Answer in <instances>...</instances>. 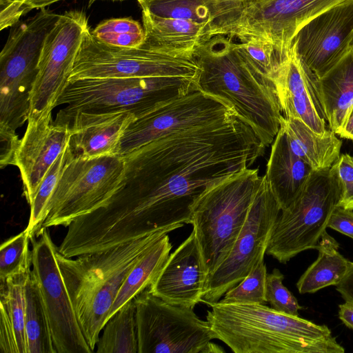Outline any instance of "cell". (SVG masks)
Masks as SVG:
<instances>
[{"mask_svg":"<svg viewBox=\"0 0 353 353\" xmlns=\"http://www.w3.org/2000/svg\"><path fill=\"white\" fill-rule=\"evenodd\" d=\"M57 117L70 121V143L74 155L93 159L119 155L123 136L136 117L126 111H78L68 117Z\"/></svg>","mask_w":353,"mask_h":353,"instance_id":"cell-17","label":"cell"},{"mask_svg":"<svg viewBox=\"0 0 353 353\" xmlns=\"http://www.w3.org/2000/svg\"><path fill=\"white\" fill-rule=\"evenodd\" d=\"M74 154L69 143L49 168L29 204L30 214L26 230L30 239L36 237L41 229L47 216L50 200L66 165Z\"/></svg>","mask_w":353,"mask_h":353,"instance_id":"cell-27","label":"cell"},{"mask_svg":"<svg viewBox=\"0 0 353 353\" xmlns=\"http://www.w3.org/2000/svg\"><path fill=\"white\" fill-rule=\"evenodd\" d=\"M172 248L168 234H165L145 251L121 286L107 320L152 283L167 262Z\"/></svg>","mask_w":353,"mask_h":353,"instance_id":"cell-24","label":"cell"},{"mask_svg":"<svg viewBox=\"0 0 353 353\" xmlns=\"http://www.w3.org/2000/svg\"><path fill=\"white\" fill-rule=\"evenodd\" d=\"M236 46L258 69L272 81L281 62L287 55H281L270 43L258 39L240 41L236 43Z\"/></svg>","mask_w":353,"mask_h":353,"instance_id":"cell-32","label":"cell"},{"mask_svg":"<svg viewBox=\"0 0 353 353\" xmlns=\"http://www.w3.org/2000/svg\"><path fill=\"white\" fill-rule=\"evenodd\" d=\"M267 268L264 256L257 261L248 275L229 289L219 301L225 303L265 304Z\"/></svg>","mask_w":353,"mask_h":353,"instance_id":"cell-31","label":"cell"},{"mask_svg":"<svg viewBox=\"0 0 353 353\" xmlns=\"http://www.w3.org/2000/svg\"><path fill=\"white\" fill-rule=\"evenodd\" d=\"M319 81L329 130L337 134L353 105V46Z\"/></svg>","mask_w":353,"mask_h":353,"instance_id":"cell-22","label":"cell"},{"mask_svg":"<svg viewBox=\"0 0 353 353\" xmlns=\"http://www.w3.org/2000/svg\"><path fill=\"white\" fill-rule=\"evenodd\" d=\"M312 168L291 149L284 129L272 142L265 174L271 191L281 210L288 208L299 195Z\"/></svg>","mask_w":353,"mask_h":353,"instance_id":"cell-18","label":"cell"},{"mask_svg":"<svg viewBox=\"0 0 353 353\" xmlns=\"http://www.w3.org/2000/svg\"><path fill=\"white\" fill-rule=\"evenodd\" d=\"M96 1H98V0H90L89 5L90 6L92 3H93ZM110 1H124V0H110Z\"/></svg>","mask_w":353,"mask_h":353,"instance_id":"cell-41","label":"cell"},{"mask_svg":"<svg viewBox=\"0 0 353 353\" xmlns=\"http://www.w3.org/2000/svg\"><path fill=\"white\" fill-rule=\"evenodd\" d=\"M63 0H0V30L12 27L34 9L42 10Z\"/></svg>","mask_w":353,"mask_h":353,"instance_id":"cell-34","label":"cell"},{"mask_svg":"<svg viewBox=\"0 0 353 353\" xmlns=\"http://www.w3.org/2000/svg\"><path fill=\"white\" fill-rule=\"evenodd\" d=\"M30 238L25 229L1 243L0 247V280L16 274L30 272L32 250Z\"/></svg>","mask_w":353,"mask_h":353,"instance_id":"cell-30","label":"cell"},{"mask_svg":"<svg viewBox=\"0 0 353 353\" xmlns=\"http://www.w3.org/2000/svg\"><path fill=\"white\" fill-rule=\"evenodd\" d=\"M91 33L99 41L116 47L137 48L145 39L143 26L130 17L105 19Z\"/></svg>","mask_w":353,"mask_h":353,"instance_id":"cell-29","label":"cell"},{"mask_svg":"<svg viewBox=\"0 0 353 353\" xmlns=\"http://www.w3.org/2000/svg\"><path fill=\"white\" fill-rule=\"evenodd\" d=\"M172 231L160 230L75 257L64 256L57 250V261L79 324L93 352L126 276L151 245Z\"/></svg>","mask_w":353,"mask_h":353,"instance_id":"cell-3","label":"cell"},{"mask_svg":"<svg viewBox=\"0 0 353 353\" xmlns=\"http://www.w3.org/2000/svg\"><path fill=\"white\" fill-rule=\"evenodd\" d=\"M70 137V121L59 117L53 121L52 111L28 117L14 165L19 170L29 204L50 166L69 145Z\"/></svg>","mask_w":353,"mask_h":353,"instance_id":"cell-14","label":"cell"},{"mask_svg":"<svg viewBox=\"0 0 353 353\" xmlns=\"http://www.w3.org/2000/svg\"><path fill=\"white\" fill-rule=\"evenodd\" d=\"M206 320L214 334L235 353H343L325 325L276 311L265 304L209 305Z\"/></svg>","mask_w":353,"mask_h":353,"instance_id":"cell-2","label":"cell"},{"mask_svg":"<svg viewBox=\"0 0 353 353\" xmlns=\"http://www.w3.org/2000/svg\"><path fill=\"white\" fill-rule=\"evenodd\" d=\"M284 275L274 268L267 274L265 283V299L274 310L290 315L299 316V311L303 307L296 297L283 284Z\"/></svg>","mask_w":353,"mask_h":353,"instance_id":"cell-33","label":"cell"},{"mask_svg":"<svg viewBox=\"0 0 353 353\" xmlns=\"http://www.w3.org/2000/svg\"><path fill=\"white\" fill-rule=\"evenodd\" d=\"M337 135L341 138L353 141V105L345 123L337 133Z\"/></svg>","mask_w":353,"mask_h":353,"instance_id":"cell-40","label":"cell"},{"mask_svg":"<svg viewBox=\"0 0 353 353\" xmlns=\"http://www.w3.org/2000/svg\"><path fill=\"white\" fill-rule=\"evenodd\" d=\"M89 29L88 19L83 11L70 10L60 15L43 44L30 93L29 116L52 111L58 105Z\"/></svg>","mask_w":353,"mask_h":353,"instance_id":"cell-11","label":"cell"},{"mask_svg":"<svg viewBox=\"0 0 353 353\" xmlns=\"http://www.w3.org/2000/svg\"><path fill=\"white\" fill-rule=\"evenodd\" d=\"M136 307L128 301L105 322L96 345L97 353H138Z\"/></svg>","mask_w":353,"mask_h":353,"instance_id":"cell-25","label":"cell"},{"mask_svg":"<svg viewBox=\"0 0 353 353\" xmlns=\"http://www.w3.org/2000/svg\"><path fill=\"white\" fill-rule=\"evenodd\" d=\"M138 353H216L225 350L212 343L208 322L194 309L169 303L149 287L134 298Z\"/></svg>","mask_w":353,"mask_h":353,"instance_id":"cell-9","label":"cell"},{"mask_svg":"<svg viewBox=\"0 0 353 353\" xmlns=\"http://www.w3.org/2000/svg\"><path fill=\"white\" fill-rule=\"evenodd\" d=\"M201 67L195 57H177L146 43L122 48L97 40L90 28L85 32L70 81L86 79L181 77L198 81Z\"/></svg>","mask_w":353,"mask_h":353,"instance_id":"cell-8","label":"cell"},{"mask_svg":"<svg viewBox=\"0 0 353 353\" xmlns=\"http://www.w3.org/2000/svg\"><path fill=\"white\" fill-rule=\"evenodd\" d=\"M352 46H353V43H352Z\"/></svg>","mask_w":353,"mask_h":353,"instance_id":"cell-42","label":"cell"},{"mask_svg":"<svg viewBox=\"0 0 353 353\" xmlns=\"http://www.w3.org/2000/svg\"><path fill=\"white\" fill-rule=\"evenodd\" d=\"M142 12L167 19L206 23L214 22L209 8L199 0H137Z\"/></svg>","mask_w":353,"mask_h":353,"instance_id":"cell-28","label":"cell"},{"mask_svg":"<svg viewBox=\"0 0 353 353\" xmlns=\"http://www.w3.org/2000/svg\"><path fill=\"white\" fill-rule=\"evenodd\" d=\"M30 272L0 280L1 353H28L25 332L26 287Z\"/></svg>","mask_w":353,"mask_h":353,"instance_id":"cell-20","label":"cell"},{"mask_svg":"<svg viewBox=\"0 0 353 353\" xmlns=\"http://www.w3.org/2000/svg\"><path fill=\"white\" fill-rule=\"evenodd\" d=\"M339 317L348 327L353 330V303L345 301L339 306Z\"/></svg>","mask_w":353,"mask_h":353,"instance_id":"cell-39","label":"cell"},{"mask_svg":"<svg viewBox=\"0 0 353 353\" xmlns=\"http://www.w3.org/2000/svg\"><path fill=\"white\" fill-rule=\"evenodd\" d=\"M327 228L353 239V210L336 207L330 217Z\"/></svg>","mask_w":353,"mask_h":353,"instance_id":"cell-37","label":"cell"},{"mask_svg":"<svg viewBox=\"0 0 353 353\" xmlns=\"http://www.w3.org/2000/svg\"><path fill=\"white\" fill-rule=\"evenodd\" d=\"M284 117L303 122L314 132H327L319 78L302 63L291 46L272 80Z\"/></svg>","mask_w":353,"mask_h":353,"instance_id":"cell-15","label":"cell"},{"mask_svg":"<svg viewBox=\"0 0 353 353\" xmlns=\"http://www.w3.org/2000/svg\"><path fill=\"white\" fill-rule=\"evenodd\" d=\"M25 332L28 353H56L40 288L32 270L26 287Z\"/></svg>","mask_w":353,"mask_h":353,"instance_id":"cell-26","label":"cell"},{"mask_svg":"<svg viewBox=\"0 0 353 353\" xmlns=\"http://www.w3.org/2000/svg\"><path fill=\"white\" fill-rule=\"evenodd\" d=\"M336 290L345 301L353 303V262H351L349 270Z\"/></svg>","mask_w":353,"mask_h":353,"instance_id":"cell-38","label":"cell"},{"mask_svg":"<svg viewBox=\"0 0 353 353\" xmlns=\"http://www.w3.org/2000/svg\"><path fill=\"white\" fill-rule=\"evenodd\" d=\"M281 210L263 176L246 221L228 256L208 278L201 302L210 305L252 271L268 245Z\"/></svg>","mask_w":353,"mask_h":353,"instance_id":"cell-10","label":"cell"},{"mask_svg":"<svg viewBox=\"0 0 353 353\" xmlns=\"http://www.w3.org/2000/svg\"><path fill=\"white\" fill-rule=\"evenodd\" d=\"M339 243L326 231L316 250V260L305 271L296 283L300 294H312L324 288L340 283L346 275L351 261L339 252Z\"/></svg>","mask_w":353,"mask_h":353,"instance_id":"cell-23","label":"cell"},{"mask_svg":"<svg viewBox=\"0 0 353 353\" xmlns=\"http://www.w3.org/2000/svg\"><path fill=\"white\" fill-rule=\"evenodd\" d=\"M199 90L198 81L181 77L86 79L70 81L59 100L57 116L78 111H126L139 117L159 102Z\"/></svg>","mask_w":353,"mask_h":353,"instance_id":"cell-5","label":"cell"},{"mask_svg":"<svg viewBox=\"0 0 353 353\" xmlns=\"http://www.w3.org/2000/svg\"><path fill=\"white\" fill-rule=\"evenodd\" d=\"M262 179L258 169L245 168L208 186L193 203L190 224L207 279L230 252Z\"/></svg>","mask_w":353,"mask_h":353,"instance_id":"cell-4","label":"cell"},{"mask_svg":"<svg viewBox=\"0 0 353 353\" xmlns=\"http://www.w3.org/2000/svg\"><path fill=\"white\" fill-rule=\"evenodd\" d=\"M333 166L341 190L338 206L353 210V156L342 154Z\"/></svg>","mask_w":353,"mask_h":353,"instance_id":"cell-35","label":"cell"},{"mask_svg":"<svg viewBox=\"0 0 353 353\" xmlns=\"http://www.w3.org/2000/svg\"><path fill=\"white\" fill-rule=\"evenodd\" d=\"M210 10L214 22L212 24L224 21L239 10L243 0H199Z\"/></svg>","mask_w":353,"mask_h":353,"instance_id":"cell-36","label":"cell"},{"mask_svg":"<svg viewBox=\"0 0 353 353\" xmlns=\"http://www.w3.org/2000/svg\"><path fill=\"white\" fill-rule=\"evenodd\" d=\"M280 126L286 132L292 150L313 170L330 168L339 158L342 141L332 130L319 134L301 121L283 116Z\"/></svg>","mask_w":353,"mask_h":353,"instance_id":"cell-21","label":"cell"},{"mask_svg":"<svg viewBox=\"0 0 353 353\" xmlns=\"http://www.w3.org/2000/svg\"><path fill=\"white\" fill-rule=\"evenodd\" d=\"M32 243V272L46 311L56 353H92L73 308L57 261V246L48 228H41Z\"/></svg>","mask_w":353,"mask_h":353,"instance_id":"cell-12","label":"cell"},{"mask_svg":"<svg viewBox=\"0 0 353 353\" xmlns=\"http://www.w3.org/2000/svg\"><path fill=\"white\" fill-rule=\"evenodd\" d=\"M341 185L335 169L313 170L296 199L276 221L266 253L281 263L316 249L338 206Z\"/></svg>","mask_w":353,"mask_h":353,"instance_id":"cell-6","label":"cell"},{"mask_svg":"<svg viewBox=\"0 0 353 353\" xmlns=\"http://www.w3.org/2000/svg\"><path fill=\"white\" fill-rule=\"evenodd\" d=\"M145 43L177 57H194L196 48L209 39L206 23L177 19L161 18L142 12Z\"/></svg>","mask_w":353,"mask_h":353,"instance_id":"cell-19","label":"cell"},{"mask_svg":"<svg viewBox=\"0 0 353 353\" xmlns=\"http://www.w3.org/2000/svg\"><path fill=\"white\" fill-rule=\"evenodd\" d=\"M126 162L120 155L83 159L66 165L41 228L68 227L75 219L104 207L125 185Z\"/></svg>","mask_w":353,"mask_h":353,"instance_id":"cell-7","label":"cell"},{"mask_svg":"<svg viewBox=\"0 0 353 353\" xmlns=\"http://www.w3.org/2000/svg\"><path fill=\"white\" fill-rule=\"evenodd\" d=\"M353 0H345L304 25L292 46L302 62L320 79L352 48Z\"/></svg>","mask_w":353,"mask_h":353,"instance_id":"cell-13","label":"cell"},{"mask_svg":"<svg viewBox=\"0 0 353 353\" xmlns=\"http://www.w3.org/2000/svg\"><path fill=\"white\" fill-rule=\"evenodd\" d=\"M194 57L201 67L199 90L230 105L265 147L272 144L283 116L273 81L228 37H211Z\"/></svg>","mask_w":353,"mask_h":353,"instance_id":"cell-1","label":"cell"},{"mask_svg":"<svg viewBox=\"0 0 353 353\" xmlns=\"http://www.w3.org/2000/svg\"><path fill=\"white\" fill-rule=\"evenodd\" d=\"M206 280L197 241L192 231L170 254L149 290L169 303L194 309L201 302Z\"/></svg>","mask_w":353,"mask_h":353,"instance_id":"cell-16","label":"cell"}]
</instances>
